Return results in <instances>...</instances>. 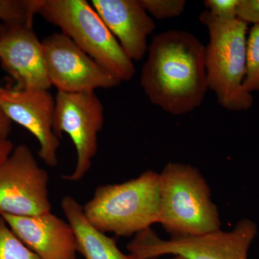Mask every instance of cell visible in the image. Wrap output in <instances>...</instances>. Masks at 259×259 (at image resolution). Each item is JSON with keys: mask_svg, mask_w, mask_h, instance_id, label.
Returning a JSON list of instances; mask_svg holds the SVG:
<instances>
[{"mask_svg": "<svg viewBox=\"0 0 259 259\" xmlns=\"http://www.w3.org/2000/svg\"><path fill=\"white\" fill-rule=\"evenodd\" d=\"M205 49L185 30L155 35L141 74V85L150 102L174 115L200 106L208 90Z\"/></svg>", "mask_w": 259, "mask_h": 259, "instance_id": "1", "label": "cell"}, {"mask_svg": "<svg viewBox=\"0 0 259 259\" xmlns=\"http://www.w3.org/2000/svg\"><path fill=\"white\" fill-rule=\"evenodd\" d=\"M159 204V174L147 170L127 182L97 187L83 211L102 233L129 237L158 223Z\"/></svg>", "mask_w": 259, "mask_h": 259, "instance_id": "2", "label": "cell"}, {"mask_svg": "<svg viewBox=\"0 0 259 259\" xmlns=\"http://www.w3.org/2000/svg\"><path fill=\"white\" fill-rule=\"evenodd\" d=\"M158 223L171 237L197 236L221 229L207 181L196 167L167 163L159 174Z\"/></svg>", "mask_w": 259, "mask_h": 259, "instance_id": "3", "label": "cell"}, {"mask_svg": "<svg viewBox=\"0 0 259 259\" xmlns=\"http://www.w3.org/2000/svg\"><path fill=\"white\" fill-rule=\"evenodd\" d=\"M208 30L205 49L207 85L218 103L231 111H244L253 105L251 94L243 88L246 66L248 24L236 19L222 20L204 10L199 16Z\"/></svg>", "mask_w": 259, "mask_h": 259, "instance_id": "4", "label": "cell"}, {"mask_svg": "<svg viewBox=\"0 0 259 259\" xmlns=\"http://www.w3.org/2000/svg\"><path fill=\"white\" fill-rule=\"evenodd\" d=\"M38 13L121 82L134 77V61L88 1L42 0Z\"/></svg>", "mask_w": 259, "mask_h": 259, "instance_id": "5", "label": "cell"}, {"mask_svg": "<svg viewBox=\"0 0 259 259\" xmlns=\"http://www.w3.org/2000/svg\"><path fill=\"white\" fill-rule=\"evenodd\" d=\"M258 234V227L248 218L238 221L230 231L222 230L197 236L161 239L147 228L136 233L127 248L133 259H156L165 255L186 259H248V252Z\"/></svg>", "mask_w": 259, "mask_h": 259, "instance_id": "6", "label": "cell"}, {"mask_svg": "<svg viewBox=\"0 0 259 259\" xmlns=\"http://www.w3.org/2000/svg\"><path fill=\"white\" fill-rule=\"evenodd\" d=\"M55 100L54 133L59 139L63 134L69 135L77 153L74 171L62 177L78 182L90 171L98 151V135L105 122L104 107L95 92H58Z\"/></svg>", "mask_w": 259, "mask_h": 259, "instance_id": "7", "label": "cell"}, {"mask_svg": "<svg viewBox=\"0 0 259 259\" xmlns=\"http://www.w3.org/2000/svg\"><path fill=\"white\" fill-rule=\"evenodd\" d=\"M49 180L28 146L15 147L0 166V214L28 217L51 212Z\"/></svg>", "mask_w": 259, "mask_h": 259, "instance_id": "8", "label": "cell"}, {"mask_svg": "<svg viewBox=\"0 0 259 259\" xmlns=\"http://www.w3.org/2000/svg\"><path fill=\"white\" fill-rule=\"evenodd\" d=\"M42 42L49 81L58 92L88 93L120 84V80L62 32L52 34Z\"/></svg>", "mask_w": 259, "mask_h": 259, "instance_id": "9", "label": "cell"}, {"mask_svg": "<svg viewBox=\"0 0 259 259\" xmlns=\"http://www.w3.org/2000/svg\"><path fill=\"white\" fill-rule=\"evenodd\" d=\"M56 100L49 90L0 88V108L12 122L28 130L39 144L38 156L56 166L60 140L53 128Z\"/></svg>", "mask_w": 259, "mask_h": 259, "instance_id": "10", "label": "cell"}, {"mask_svg": "<svg viewBox=\"0 0 259 259\" xmlns=\"http://www.w3.org/2000/svg\"><path fill=\"white\" fill-rule=\"evenodd\" d=\"M0 62L16 81L19 90H49L42 41L31 25L23 23L0 25Z\"/></svg>", "mask_w": 259, "mask_h": 259, "instance_id": "11", "label": "cell"}, {"mask_svg": "<svg viewBox=\"0 0 259 259\" xmlns=\"http://www.w3.org/2000/svg\"><path fill=\"white\" fill-rule=\"evenodd\" d=\"M24 244L41 259H76L77 244L71 225L52 212L36 216L0 214Z\"/></svg>", "mask_w": 259, "mask_h": 259, "instance_id": "12", "label": "cell"}, {"mask_svg": "<svg viewBox=\"0 0 259 259\" xmlns=\"http://www.w3.org/2000/svg\"><path fill=\"white\" fill-rule=\"evenodd\" d=\"M90 4L131 61L148 52L147 38L156 28L139 0H92Z\"/></svg>", "mask_w": 259, "mask_h": 259, "instance_id": "13", "label": "cell"}, {"mask_svg": "<svg viewBox=\"0 0 259 259\" xmlns=\"http://www.w3.org/2000/svg\"><path fill=\"white\" fill-rule=\"evenodd\" d=\"M61 206L74 232L78 252L85 259H133L119 249L115 239L90 224L83 214V206L74 197L65 196Z\"/></svg>", "mask_w": 259, "mask_h": 259, "instance_id": "14", "label": "cell"}, {"mask_svg": "<svg viewBox=\"0 0 259 259\" xmlns=\"http://www.w3.org/2000/svg\"><path fill=\"white\" fill-rule=\"evenodd\" d=\"M42 0H0V25L23 23L31 25Z\"/></svg>", "mask_w": 259, "mask_h": 259, "instance_id": "15", "label": "cell"}, {"mask_svg": "<svg viewBox=\"0 0 259 259\" xmlns=\"http://www.w3.org/2000/svg\"><path fill=\"white\" fill-rule=\"evenodd\" d=\"M243 88L246 93L259 92V25L250 29L247 39L246 66Z\"/></svg>", "mask_w": 259, "mask_h": 259, "instance_id": "16", "label": "cell"}, {"mask_svg": "<svg viewBox=\"0 0 259 259\" xmlns=\"http://www.w3.org/2000/svg\"><path fill=\"white\" fill-rule=\"evenodd\" d=\"M0 259H41L24 244L1 216Z\"/></svg>", "mask_w": 259, "mask_h": 259, "instance_id": "17", "label": "cell"}, {"mask_svg": "<svg viewBox=\"0 0 259 259\" xmlns=\"http://www.w3.org/2000/svg\"><path fill=\"white\" fill-rule=\"evenodd\" d=\"M148 13L157 20L177 18L185 11V0H139Z\"/></svg>", "mask_w": 259, "mask_h": 259, "instance_id": "18", "label": "cell"}, {"mask_svg": "<svg viewBox=\"0 0 259 259\" xmlns=\"http://www.w3.org/2000/svg\"><path fill=\"white\" fill-rule=\"evenodd\" d=\"M240 0H206L204 5L209 13L222 20L237 19V9Z\"/></svg>", "mask_w": 259, "mask_h": 259, "instance_id": "19", "label": "cell"}, {"mask_svg": "<svg viewBox=\"0 0 259 259\" xmlns=\"http://www.w3.org/2000/svg\"><path fill=\"white\" fill-rule=\"evenodd\" d=\"M237 19L247 24L259 25V0H240Z\"/></svg>", "mask_w": 259, "mask_h": 259, "instance_id": "20", "label": "cell"}, {"mask_svg": "<svg viewBox=\"0 0 259 259\" xmlns=\"http://www.w3.org/2000/svg\"><path fill=\"white\" fill-rule=\"evenodd\" d=\"M13 130V122L0 108V139H8Z\"/></svg>", "mask_w": 259, "mask_h": 259, "instance_id": "21", "label": "cell"}, {"mask_svg": "<svg viewBox=\"0 0 259 259\" xmlns=\"http://www.w3.org/2000/svg\"><path fill=\"white\" fill-rule=\"evenodd\" d=\"M14 148V144L10 140L0 139V166L9 158Z\"/></svg>", "mask_w": 259, "mask_h": 259, "instance_id": "22", "label": "cell"}, {"mask_svg": "<svg viewBox=\"0 0 259 259\" xmlns=\"http://www.w3.org/2000/svg\"><path fill=\"white\" fill-rule=\"evenodd\" d=\"M171 259H186L184 257L181 256V255H174L173 258Z\"/></svg>", "mask_w": 259, "mask_h": 259, "instance_id": "23", "label": "cell"}]
</instances>
